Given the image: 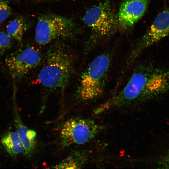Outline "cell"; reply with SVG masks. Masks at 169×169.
I'll use <instances>...</instances> for the list:
<instances>
[{
    "mask_svg": "<svg viewBox=\"0 0 169 169\" xmlns=\"http://www.w3.org/2000/svg\"><path fill=\"white\" fill-rule=\"evenodd\" d=\"M169 90V69L141 64L133 70L119 93L100 105L104 112L115 108L136 105L158 96Z\"/></svg>",
    "mask_w": 169,
    "mask_h": 169,
    "instance_id": "1",
    "label": "cell"
},
{
    "mask_svg": "<svg viewBox=\"0 0 169 169\" xmlns=\"http://www.w3.org/2000/svg\"><path fill=\"white\" fill-rule=\"evenodd\" d=\"M44 61L37 76L39 84L50 90L63 91L74 71V59L69 49L57 41L48 50Z\"/></svg>",
    "mask_w": 169,
    "mask_h": 169,
    "instance_id": "2",
    "label": "cell"
},
{
    "mask_svg": "<svg viewBox=\"0 0 169 169\" xmlns=\"http://www.w3.org/2000/svg\"><path fill=\"white\" fill-rule=\"evenodd\" d=\"M111 61V56L107 52L96 56L82 73L75 94L79 101L94 100L103 94Z\"/></svg>",
    "mask_w": 169,
    "mask_h": 169,
    "instance_id": "3",
    "label": "cell"
},
{
    "mask_svg": "<svg viewBox=\"0 0 169 169\" xmlns=\"http://www.w3.org/2000/svg\"><path fill=\"white\" fill-rule=\"evenodd\" d=\"M77 27L71 18L54 14L39 16L35 28V38L44 45L54 40L71 39L77 33Z\"/></svg>",
    "mask_w": 169,
    "mask_h": 169,
    "instance_id": "4",
    "label": "cell"
},
{
    "mask_svg": "<svg viewBox=\"0 0 169 169\" xmlns=\"http://www.w3.org/2000/svg\"><path fill=\"white\" fill-rule=\"evenodd\" d=\"M83 20L95 34L88 41L85 49V52L89 53L99 40L112 33L116 25V19L110 4L106 1L87 10Z\"/></svg>",
    "mask_w": 169,
    "mask_h": 169,
    "instance_id": "5",
    "label": "cell"
},
{
    "mask_svg": "<svg viewBox=\"0 0 169 169\" xmlns=\"http://www.w3.org/2000/svg\"><path fill=\"white\" fill-rule=\"evenodd\" d=\"M100 126L93 120L75 117L69 119L61 125L59 131L60 145L63 148L73 145H82L93 139Z\"/></svg>",
    "mask_w": 169,
    "mask_h": 169,
    "instance_id": "6",
    "label": "cell"
},
{
    "mask_svg": "<svg viewBox=\"0 0 169 169\" xmlns=\"http://www.w3.org/2000/svg\"><path fill=\"white\" fill-rule=\"evenodd\" d=\"M169 33V8L159 13L134 48L131 52L127 64L131 65L146 48L157 42Z\"/></svg>",
    "mask_w": 169,
    "mask_h": 169,
    "instance_id": "7",
    "label": "cell"
},
{
    "mask_svg": "<svg viewBox=\"0 0 169 169\" xmlns=\"http://www.w3.org/2000/svg\"><path fill=\"white\" fill-rule=\"evenodd\" d=\"M42 59L39 51L34 47L28 46L8 55L5 62L13 78L19 79L38 66Z\"/></svg>",
    "mask_w": 169,
    "mask_h": 169,
    "instance_id": "8",
    "label": "cell"
},
{
    "mask_svg": "<svg viewBox=\"0 0 169 169\" xmlns=\"http://www.w3.org/2000/svg\"><path fill=\"white\" fill-rule=\"evenodd\" d=\"M149 0H125L120 5L118 19L125 28L133 26L143 15L148 7Z\"/></svg>",
    "mask_w": 169,
    "mask_h": 169,
    "instance_id": "9",
    "label": "cell"
},
{
    "mask_svg": "<svg viewBox=\"0 0 169 169\" xmlns=\"http://www.w3.org/2000/svg\"><path fill=\"white\" fill-rule=\"evenodd\" d=\"M13 109L14 125L23 146V153L26 157H31L35 153L37 147L36 132L24 124L17 107H14Z\"/></svg>",
    "mask_w": 169,
    "mask_h": 169,
    "instance_id": "10",
    "label": "cell"
},
{
    "mask_svg": "<svg viewBox=\"0 0 169 169\" xmlns=\"http://www.w3.org/2000/svg\"><path fill=\"white\" fill-rule=\"evenodd\" d=\"M86 151L74 150L58 164L51 167L53 169H79L84 166L88 160Z\"/></svg>",
    "mask_w": 169,
    "mask_h": 169,
    "instance_id": "11",
    "label": "cell"
},
{
    "mask_svg": "<svg viewBox=\"0 0 169 169\" xmlns=\"http://www.w3.org/2000/svg\"><path fill=\"white\" fill-rule=\"evenodd\" d=\"M1 142L7 152L12 156H15L23 152L22 143L16 131L6 132L2 136Z\"/></svg>",
    "mask_w": 169,
    "mask_h": 169,
    "instance_id": "12",
    "label": "cell"
},
{
    "mask_svg": "<svg viewBox=\"0 0 169 169\" xmlns=\"http://www.w3.org/2000/svg\"><path fill=\"white\" fill-rule=\"evenodd\" d=\"M29 26V24L24 18L17 17L7 25V33L20 44H21L24 33Z\"/></svg>",
    "mask_w": 169,
    "mask_h": 169,
    "instance_id": "13",
    "label": "cell"
},
{
    "mask_svg": "<svg viewBox=\"0 0 169 169\" xmlns=\"http://www.w3.org/2000/svg\"><path fill=\"white\" fill-rule=\"evenodd\" d=\"M11 45V37L7 33L0 31V55L8 49Z\"/></svg>",
    "mask_w": 169,
    "mask_h": 169,
    "instance_id": "14",
    "label": "cell"
},
{
    "mask_svg": "<svg viewBox=\"0 0 169 169\" xmlns=\"http://www.w3.org/2000/svg\"><path fill=\"white\" fill-rule=\"evenodd\" d=\"M11 14V10L7 0H0V24Z\"/></svg>",
    "mask_w": 169,
    "mask_h": 169,
    "instance_id": "15",
    "label": "cell"
},
{
    "mask_svg": "<svg viewBox=\"0 0 169 169\" xmlns=\"http://www.w3.org/2000/svg\"><path fill=\"white\" fill-rule=\"evenodd\" d=\"M163 156L159 160L158 166L169 168V151Z\"/></svg>",
    "mask_w": 169,
    "mask_h": 169,
    "instance_id": "16",
    "label": "cell"
}]
</instances>
